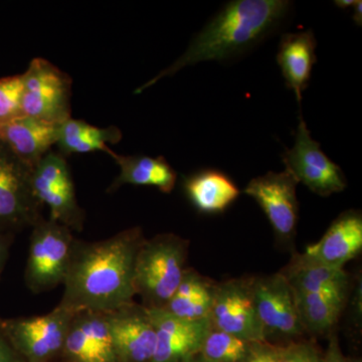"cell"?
Here are the masks:
<instances>
[{
    "instance_id": "cell-13",
    "label": "cell",
    "mask_w": 362,
    "mask_h": 362,
    "mask_svg": "<svg viewBox=\"0 0 362 362\" xmlns=\"http://www.w3.org/2000/svg\"><path fill=\"white\" fill-rule=\"evenodd\" d=\"M109 331L118 362H151L156 329L149 310L135 302L108 313Z\"/></svg>"
},
{
    "instance_id": "cell-26",
    "label": "cell",
    "mask_w": 362,
    "mask_h": 362,
    "mask_svg": "<svg viewBox=\"0 0 362 362\" xmlns=\"http://www.w3.org/2000/svg\"><path fill=\"white\" fill-rule=\"evenodd\" d=\"M21 75L0 78V126L23 117Z\"/></svg>"
},
{
    "instance_id": "cell-2",
    "label": "cell",
    "mask_w": 362,
    "mask_h": 362,
    "mask_svg": "<svg viewBox=\"0 0 362 362\" xmlns=\"http://www.w3.org/2000/svg\"><path fill=\"white\" fill-rule=\"evenodd\" d=\"M292 4L288 0H235L228 2L190 42L173 65L149 82L140 86L135 94L171 77L185 66L202 62L235 58L265 40L284 23Z\"/></svg>"
},
{
    "instance_id": "cell-5",
    "label": "cell",
    "mask_w": 362,
    "mask_h": 362,
    "mask_svg": "<svg viewBox=\"0 0 362 362\" xmlns=\"http://www.w3.org/2000/svg\"><path fill=\"white\" fill-rule=\"evenodd\" d=\"M23 115L61 125L71 118V78L42 58L32 59L25 73Z\"/></svg>"
},
{
    "instance_id": "cell-12",
    "label": "cell",
    "mask_w": 362,
    "mask_h": 362,
    "mask_svg": "<svg viewBox=\"0 0 362 362\" xmlns=\"http://www.w3.org/2000/svg\"><path fill=\"white\" fill-rule=\"evenodd\" d=\"M252 286L255 304L265 328L267 339L274 337L293 340L304 334L294 292L280 272L252 277Z\"/></svg>"
},
{
    "instance_id": "cell-10",
    "label": "cell",
    "mask_w": 362,
    "mask_h": 362,
    "mask_svg": "<svg viewBox=\"0 0 362 362\" xmlns=\"http://www.w3.org/2000/svg\"><path fill=\"white\" fill-rule=\"evenodd\" d=\"M252 284V277L216 283L209 320L214 329L250 342H266L268 339L255 304Z\"/></svg>"
},
{
    "instance_id": "cell-23",
    "label": "cell",
    "mask_w": 362,
    "mask_h": 362,
    "mask_svg": "<svg viewBox=\"0 0 362 362\" xmlns=\"http://www.w3.org/2000/svg\"><path fill=\"white\" fill-rule=\"evenodd\" d=\"M122 137V132L116 126L99 128L84 120L70 118L59 125L56 145L59 153L65 157L96 151L109 154L111 149L107 144H116Z\"/></svg>"
},
{
    "instance_id": "cell-21",
    "label": "cell",
    "mask_w": 362,
    "mask_h": 362,
    "mask_svg": "<svg viewBox=\"0 0 362 362\" xmlns=\"http://www.w3.org/2000/svg\"><path fill=\"white\" fill-rule=\"evenodd\" d=\"M279 272L287 279L295 293L349 295L350 277L344 268H331L313 263L304 258L303 255L295 252L290 263Z\"/></svg>"
},
{
    "instance_id": "cell-18",
    "label": "cell",
    "mask_w": 362,
    "mask_h": 362,
    "mask_svg": "<svg viewBox=\"0 0 362 362\" xmlns=\"http://www.w3.org/2000/svg\"><path fill=\"white\" fill-rule=\"evenodd\" d=\"M317 42L311 30L282 35L277 52V64L282 71L286 87L292 90L301 103L308 88L312 70L317 62Z\"/></svg>"
},
{
    "instance_id": "cell-30",
    "label": "cell",
    "mask_w": 362,
    "mask_h": 362,
    "mask_svg": "<svg viewBox=\"0 0 362 362\" xmlns=\"http://www.w3.org/2000/svg\"><path fill=\"white\" fill-rule=\"evenodd\" d=\"M0 362H23L7 339L2 328V318H0Z\"/></svg>"
},
{
    "instance_id": "cell-31",
    "label": "cell",
    "mask_w": 362,
    "mask_h": 362,
    "mask_svg": "<svg viewBox=\"0 0 362 362\" xmlns=\"http://www.w3.org/2000/svg\"><path fill=\"white\" fill-rule=\"evenodd\" d=\"M322 362H351V358L342 354L339 342L335 335L330 337L327 350L323 354Z\"/></svg>"
},
{
    "instance_id": "cell-1",
    "label": "cell",
    "mask_w": 362,
    "mask_h": 362,
    "mask_svg": "<svg viewBox=\"0 0 362 362\" xmlns=\"http://www.w3.org/2000/svg\"><path fill=\"white\" fill-rule=\"evenodd\" d=\"M145 240L141 226L97 242L76 239L59 306L109 313L134 302L136 258Z\"/></svg>"
},
{
    "instance_id": "cell-3",
    "label": "cell",
    "mask_w": 362,
    "mask_h": 362,
    "mask_svg": "<svg viewBox=\"0 0 362 362\" xmlns=\"http://www.w3.org/2000/svg\"><path fill=\"white\" fill-rule=\"evenodd\" d=\"M189 240L173 233L145 240L136 258L134 287L143 306L161 309L173 296L187 269Z\"/></svg>"
},
{
    "instance_id": "cell-9",
    "label": "cell",
    "mask_w": 362,
    "mask_h": 362,
    "mask_svg": "<svg viewBox=\"0 0 362 362\" xmlns=\"http://www.w3.org/2000/svg\"><path fill=\"white\" fill-rule=\"evenodd\" d=\"M282 161L287 170L314 194L327 197L342 192L347 187L342 169L331 161L321 150L320 144L312 138L303 117L300 115L291 149L285 150Z\"/></svg>"
},
{
    "instance_id": "cell-29",
    "label": "cell",
    "mask_w": 362,
    "mask_h": 362,
    "mask_svg": "<svg viewBox=\"0 0 362 362\" xmlns=\"http://www.w3.org/2000/svg\"><path fill=\"white\" fill-rule=\"evenodd\" d=\"M14 237H16L14 233L0 230V281H1L7 262L11 257Z\"/></svg>"
},
{
    "instance_id": "cell-16",
    "label": "cell",
    "mask_w": 362,
    "mask_h": 362,
    "mask_svg": "<svg viewBox=\"0 0 362 362\" xmlns=\"http://www.w3.org/2000/svg\"><path fill=\"white\" fill-rule=\"evenodd\" d=\"M361 250V213L349 209L333 221L321 240L307 247L302 255L313 263L343 268L347 262L356 258Z\"/></svg>"
},
{
    "instance_id": "cell-8",
    "label": "cell",
    "mask_w": 362,
    "mask_h": 362,
    "mask_svg": "<svg viewBox=\"0 0 362 362\" xmlns=\"http://www.w3.org/2000/svg\"><path fill=\"white\" fill-rule=\"evenodd\" d=\"M32 185L40 206L49 209V218L73 232L84 230L85 211L78 204L75 182L65 156L49 151L33 168Z\"/></svg>"
},
{
    "instance_id": "cell-14",
    "label": "cell",
    "mask_w": 362,
    "mask_h": 362,
    "mask_svg": "<svg viewBox=\"0 0 362 362\" xmlns=\"http://www.w3.org/2000/svg\"><path fill=\"white\" fill-rule=\"evenodd\" d=\"M156 329V347L151 362H185L201 351L211 329V320L187 321L163 309H149Z\"/></svg>"
},
{
    "instance_id": "cell-34",
    "label": "cell",
    "mask_w": 362,
    "mask_h": 362,
    "mask_svg": "<svg viewBox=\"0 0 362 362\" xmlns=\"http://www.w3.org/2000/svg\"><path fill=\"white\" fill-rule=\"evenodd\" d=\"M185 362H209L206 361V359L202 358L199 354H197V356H195L194 357H192V358L187 359V361Z\"/></svg>"
},
{
    "instance_id": "cell-28",
    "label": "cell",
    "mask_w": 362,
    "mask_h": 362,
    "mask_svg": "<svg viewBox=\"0 0 362 362\" xmlns=\"http://www.w3.org/2000/svg\"><path fill=\"white\" fill-rule=\"evenodd\" d=\"M285 344L255 342L250 356L242 362H280Z\"/></svg>"
},
{
    "instance_id": "cell-4",
    "label": "cell",
    "mask_w": 362,
    "mask_h": 362,
    "mask_svg": "<svg viewBox=\"0 0 362 362\" xmlns=\"http://www.w3.org/2000/svg\"><path fill=\"white\" fill-rule=\"evenodd\" d=\"M73 230L51 218H40L32 228L25 268L26 288L33 294L64 284L74 243Z\"/></svg>"
},
{
    "instance_id": "cell-15",
    "label": "cell",
    "mask_w": 362,
    "mask_h": 362,
    "mask_svg": "<svg viewBox=\"0 0 362 362\" xmlns=\"http://www.w3.org/2000/svg\"><path fill=\"white\" fill-rule=\"evenodd\" d=\"M61 354L66 362H118L109 331L108 313H76Z\"/></svg>"
},
{
    "instance_id": "cell-20",
    "label": "cell",
    "mask_w": 362,
    "mask_h": 362,
    "mask_svg": "<svg viewBox=\"0 0 362 362\" xmlns=\"http://www.w3.org/2000/svg\"><path fill=\"white\" fill-rule=\"evenodd\" d=\"M109 156L120 173L107 192H115L127 185L156 187L163 194H170L175 189L177 173L163 156H120L112 150Z\"/></svg>"
},
{
    "instance_id": "cell-7",
    "label": "cell",
    "mask_w": 362,
    "mask_h": 362,
    "mask_svg": "<svg viewBox=\"0 0 362 362\" xmlns=\"http://www.w3.org/2000/svg\"><path fill=\"white\" fill-rule=\"evenodd\" d=\"M32 173L0 140V230L16 235L44 218L33 192Z\"/></svg>"
},
{
    "instance_id": "cell-6",
    "label": "cell",
    "mask_w": 362,
    "mask_h": 362,
    "mask_svg": "<svg viewBox=\"0 0 362 362\" xmlns=\"http://www.w3.org/2000/svg\"><path fill=\"white\" fill-rule=\"evenodd\" d=\"M75 314L58 305L44 315L2 319V328L23 362H49L62 354Z\"/></svg>"
},
{
    "instance_id": "cell-25",
    "label": "cell",
    "mask_w": 362,
    "mask_h": 362,
    "mask_svg": "<svg viewBox=\"0 0 362 362\" xmlns=\"http://www.w3.org/2000/svg\"><path fill=\"white\" fill-rule=\"evenodd\" d=\"M254 343L211 326L199 354L209 362H242L251 354Z\"/></svg>"
},
{
    "instance_id": "cell-19",
    "label": "cell",
    "mask_w": 362,
    "mask_h": 362,
    "mask_svg": "<svg viewBox=\"0 0 362 362\" xmlns=\"http://www.w3.org/2000/svg\"><path fill=\"white\" fill-rule=\"evenodd\" d=\"M183 190L192 206L204 214L223 213L240 194V188L230 176L211 168L187 176Z\"/></svg>"
},
{
    "instance_id": "cell-32",
    "label": "cell",
    "mask_w": 362,
    "mask_h": 362,
    "mask_svg": "<svg viewBox=\"0 0 362 362\" xmlns=\"http://www.w3.org/2000/svg\"><path fill=\"white\" fill-rule=\"evenodd\" d=\"M354 21L356 25H362V1L356 0L354 4Z\"/></svg>"
},
{
    "instance_id": "cell-22",
    "label": "cell",
    "mask_w": 362,
    "mask_h": 362,
    "mask_svg": "<svg viewBox=\"0 0 362 362\" xmlns=\"http://www.w3.org/2000/svg\"><path fill=\"white\" fill-rule=\"evenodd\" d=\"M216 287L211 278L187 268L175 294L161 309L183 320H209Z\"/></svg>"
},
{
    "instance_id": "cell-27",
    "label": "cell",
    "mask_w": 362,
    "mask_h": 362,
    "mask_svg": "<svg viewBox=\"0 0 362 362\" xmlns=\"http://www.w3.org/2000/svg\"><path fill=\"white\" fill-rule=\"evenodd\" d=\"M323 354L313 341H292L284 345L280 362H322Z\"/></svg>"
},
{
    "instance_id": "cell-11",
    "label": "cell",
    "mask_w": 362,
    "mask_h": 362,
    "mask_svg": "<svg viewBox=\"0 0 362 362\" xmlns=\"http://www.w3.org/2000/svg\"><path fill=\"white\" fill-rule=\"evenodd\" d=\"M296 180L287 170L258 176L247 183L244 192L266 214L279 242L292 245L296 237L299 202Z\"/></svg>"
},
{
    "instance_id": "cell-24",
    "label": "cell",
    "mask_w": 362,
    "mask_h": 362,
    "mask_svg": "<svg viewBox=\"0 0 362 362\" xmlns=\"http://www.w3.org/2000/svg\"><path fill=\"white\" fill-rule=\"evenodd\" d=\"M294 294L298 316L305 333L317 335L328 332L337 324L347 300V296L330 293Z\"/></svg>"
},
{
    "instance_id": "cell-33",
    "label": "cell",
    "mask_w": 362,
    "mask_h": 362,
    "mask_svg": "<svg viewBox=\"0 0 362 362\" xmlns=\"http://www.w3.org/2000/svg\"><path fill=\"white\" fill-rule=\"evenodd\" d=\"M356 0H335L334 4L339 8L346 9L354 6Z\"/></svg>"
},
{
    "instance_id": "cell-17",
    "label": "cell",
    "mask_w": 362,
    "mask_h": 362,
    "mask_svg": "<svg viewBox=\"0 0 362 362\" xmlns=\"http://www.w3.org/2000/svg\"><path fill=\"white\" fill-rule=\"evenodd\" d=\"M59 125L23 116L0 126V140L30 168L56 145Z\"/></svg>"
}]
</instances>
